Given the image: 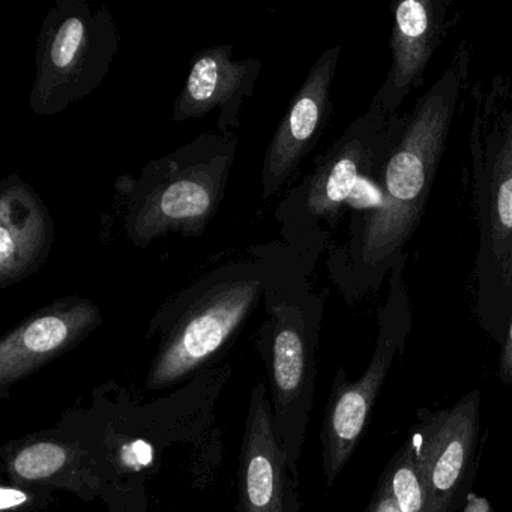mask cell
<instances>
[{
  "label": "cell",
  "mask_w": 512,
  "mask_h": 512,
  "mask_svg": "<svg viewBox=\"0 0 512 512\" xmlns=\"http://www.w3.org/2000/svg\"><path fill=\"white\" fill-rule=\"evenodd\" d=\"M503 371L512 374V322L509 328L508 343H506L505 352H503L502 361Z\"/></svg>",
  "instance_id": "21"
},
{
  "label": "cell",
  "mask_w": 512,
  "mask_h": 512,
  "mask_svg": "<svg viewBox=\"0 0 512 512\" xmlns=\"http://www.w3.org/2000/svg\"><path fill=\"white\" fill-rule=\"evenodd\" d=\"M55 490L35 482L4 479L0 485V512H43L55 502Z\"/></svg>",
  "instance_id": "19"
},
{
  "label": "cell",
  "mask_w": 512,
  "mask_h": 512,
  "mask_svg": "<svg viewBox=\"0 0 512 512\" xmlns=\"http://www.w3.org/2000/svg\"><path fill=\"white\" fill-rule=\"evenodd\" d=\"M484 164L476 163L491 254L506 286L512 284V109L487 130Z\"/></svg>",
  "instance_id": "15"
},
{
  "label": "cell",
  "mask_w": 512,
  "mask_h": 512,
  "mask_svg": "<svg viewBox=\"0 0 512 512\" xmlns=\"http://www.w3.org/2000/svg\"><path fill=\"white\" fill-rule=\"evenodd\" d=\"M260 70V59L235 61L229 44L202 50L191 59L184 88L173 106V121L203 118L218 109V130L230 134L229 130L241 127L239 113L253 94Z\"/></svg>",
  "instance_id": "13"
},
{
  "label": "cell",
  "mask_w": 512,
  "mask_h": 512,
  "mask_svg": "<svg viewBox=\"0 0 512 512\" xmlns=\"http://www.w3.org/2000/svg\"><path fill=\"white\" fill-rule=\"evenodd\" d=\"M265 368L275 428L298 469L316 392V326L292 299H272L254 341Z\"/></svg>",
  "instance_id": "6"
},
{
  "label": "cell",
  "mask_w": 512,
  "mask_h": 512,
  "mask_svg": "<svg viewBox=\"0 0 512 512\" xmlns=\"http://www.w3.org/2000/svg\"><path fill=\"white\" fill-rule=\"evenodd\" d=\"M340 47L323 53L296 92L278 125L262 167V196L271 199L292 178L320 136L329 112V92L337 71Z\"/></svg>",
  "instance_id": "12"
},
{
  "label": "cell",
  "mask_w": 512,
  "mask_h": 512,
  "mask_svg": "<svg viewBox=\"0 0 512 512\" xmlns=\"http://www.w3.org/2000/svg\"><path fill=\"white\" fill-rule=\"evenodd\" d=\"M263 290L259 275L229 271L164 305L146 334V340L157 337L158 346L146 373L145 391L176 388L220 364Z\"/></svg>",
  "instance_id": "4"
},
{
  "label": "cell",
  "mask_w": 512,
  "mask_h": 512,
  "mask_svg": "<svg viewBox=\"0 0 512 512\" xmlns=\"http://www.w3.org/2000/svg\"><path fill=\"white\" fill-rule=\"evenodd\" d=\"M238 512H301L298 469L290 463L275 428L265 379L254 383L239 449Z\"/></svg>",
  "instance_id": "7"
},
{
  "label": "cell",
  "mask_w": 512,
  "mask_h": 512,
  "mask_svg": "<svg viewBox=\"0 0 512 512\" xmlns=\"http://www.w3.org/2000/svg\"><path fill=\"white\" fill-rule=\"evenodd\" d=\"M121 49L106 5L61 0L47 13L38 37L32 112L55 116L89 97L109 76Z\"/></svg>",
  "instance_id": "5"
},
{
  "label": "cell",
  "mask_w": 512,
  "mask_h": 512,
  "mask_svg": "<svg viewBox=\"0 0 512 512\" xmlns=\"http://www.w3.org/2000/svg\"><path fill=\"white\" fill-rule=\"evenodd\" d=\"M233 134H203L143 167L139 178L121 176L116 190L125 199L124 229L136 247L179 233L196 238L220 208L235 161Z\"/></svg>",
  "instance_id": "2"
},
{
  "label": "cell",
  "mask_w": 512,
  "mask_h": 512,
  "mask_svg": "<svg viewBox=\"0 0 512 512\" xmlns=\"http://www.w3.org/2000/svg\"><path fill=\"white\" fill-rule=\"evenodd\" d=\"M394 313V302H389L380 319L379 338L373 359L361 379L358 382H347L343 370L338 371L335 377L320 433L323 473L328 487H332L355 451L374 400L385 382L398 347L403 343L409 317Z\"/></svg>",
  "instance_id": "8"
},
{
  "label": "cell",
  "mask_w": 512,
  "mask_h": 512,
  "mask_svg": "<svg viewBox=\"0 0 512 512\" xmlns=\"http://www.w3.org/2000/svg\"><path fill=\"white\" fill-rule=\"evenodd\" d=\"M476 433L478 394H470L454 409L428 416L421 431L410 440L433 512H449L463 487Z\"/></svg>",
  "instance_id": "11"
},
{
  "label": "cell",
  "mask_w": 512,
  "mask_h": 512,
  "mask_svg": "<svg viewBox=\"0 0 512 512\" xmlns=\"http://www.w3.org/2000/svg\"><path fill=\"white\" fill-rule=\"evenodd\" d=\"M445 13L431 0H404L395 10L391 34L392 67L377 98L394 109L413 86H419L425 67L439 44Z\"/></svg>",
  "instance_id": "16"
},
{
  "label": "cell",
  "mask_w": 512,
  "mask_h": 512,
  "mask_svg": "<svg viewBox=\"0 0 512 512\" xmlns=\"http://www.w3.org/2000/svg\"><path fill=\"white\" fill-rule=\"evenodd\" d=\"M367 512H401L397 502H395L394 497H392L391 491H389L385 479H383L382 485H380L379 490H377L373 502L368 506Z\"/></svg>",
  "instance_id": "20"
},
{
  "label": "cell",
  "mask_w": 512,
  "mask_h": 512,
  "mask_svg": "<svg viewBox=\"0 0 512 512\" xmlns=\"http://www.w3.org/2000/svg\"><path fill=\"white\" fill-rule=\"evenodd\" d=\"M55 226L40 194L11 175L0 185V287L34 275L49 259Z\"/></svg>",
  "instance_id": "14"
},
{
  "label": "cell",
  "mask_w": 512,
  "mask_h": 512,
  "mask_svg": "<svg viewBox=\"0 0 512 512\" xmlns=\"http://www.w3.org/2000/svg\"><path fill=\"white\" fill-rule=\"evenodd\" d=\"M230 377L232 367L220 362L149 401L112 380L53 427L94 457L107 512H148L158 481L178 470L193 490L214 487L226 451L217 409Z\"/></svg>",
  "instance_id": "1"
},
{
  "label": "cell",
  "mask_w": 512,
  "mask_h": 512,
  "mask_svg": "<svg viewBox=\"0 0 512 512\" xmlns=\"http://www.w3.org/2000/svg\"><path fill=\"white\" fill-rule=\"evenodd\" d=\"M101 325L100 307L79 296L29 314L0 340V400H8L17 383L76 349Z\"/></svg>",
  "instance_id": "9"
},
{
  "label": "cell",
  "mask_w": 512,
  "mask_h": 512,
  "mask_svg": "<svg viewBox=\"0 0 512 512\" xmlns=\"http://www.w3.org/2000/svg\"><path fill=\"white\" fill-rule=\"evenodd\" d=\"M467 64L466 50H458L451 67L419 101L386 163L382 202L368 218L362 235V257L367 265L388 259L418 227L445 149Z\"/></svg>",
  "instance_id": "3"
},
{
  "label": "cell",
  "mask_w": 512,
  "mask_h": 512,
  "mask_svg": "<svg viewBox=\"0 0 512 512\" xmlns=\"http://www.w3.org/2000/svg\"><path fill=\"white\" fill-rule=\"evenodd\" d=\"M0 470L8 481L35 482L85 502L103 500L106 491L94 457L55 427L0 446Z\"/></svg>",
  "instance_id": "10"
},
{
  "label": "cell",
  "mask_w": 512,
  "mask_h": 512,
  "mask_svg": "<svg viewBox=\"0 0 512 512\" xmlns=\"http://www.w3.org/2000/svg\"><path fill=\"white\" fill-rule=\"evenodd\" d=\"M383 479L401 512H433L427 488L416 467L412 442L401 448Z\"/></svg>",
  "instance_id": "18"
},
{
  "label": "cell",
  "mask_w": 512,
  "mask_h": 512,
  "mask_svg": "<svg viewBox=\"0 0 512 512\" xmlns=\"http://www.w3.org/2000/svg\"><path fill=\"white\" fill-rule=\"evenodd\" d=\"M373 158L367 134L347 131L311 178L307 208L314 217L331 218L349 202Z\"/></svg>",
  "instance_id": "17"
}]
</instances>
